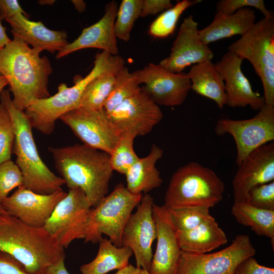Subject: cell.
<instances>
[{
    "label": "cell",
    "instance_id": "11",
    "mask_svg": "<svg viewBox=\"0 0 274 274\" xmlns=\"http://www.w3.org/2000/svg\"><path fill=\"white\" fill-rule=\"evenodd\" d=\"M214 130L218 135L228 133L233 137L238 165L252 151L274 140V106L265 105L248 119H220Z\"/></svg>",
    "mask_w": 274,
    "mask_h": 274
},
{
    "label": "cell",
    "instance_id": "7",
    "mask_svg": "<svg viewBox=\"0 0 274 274\" xmlns=\"http://www.w3.org/2000/svg\"><path fill=\"white\" fill-rule=\"evenodd\" d=\"M227 49L251 63L261 79L265 105L274 106V19L255 22Z\"/></svg>",
    "mask_w": 274,
    "mask_h": 274
},
{
    "label": "cell",
    "instance_id": "21",
    "mask_svg": "<svg viewBox=\"0 0 274 274\" xmlns=\"http://www.w3.org/2000/svg\"><path fill=\"white\" fill-rule=\"evenodd\" d=\"M118 3L112 1L105 6L103 16L97 22L84 28L80 36L68 43L58 52L56 58L59 59L69 54L85 48H94L117 55L119 51L114 24L118 11Z\"/></svg>",
    "mask_w": 274,
    "mask_h": 274
},
{
    "label": "cell",
    "instance_id": "50",
    "mask_svg": "<svg viewBox=\"0 0 274 274\" xmlns=\"http://www.w3.org/2000/svg\"><path fill=\"white\" fill-rule=\"evenodd\" d=\"M6 212V211L4 210V209L3 208L2 206L0 205V214L3 213H5Z\"/></svg>",
    "mask_w": 274,
    "mask_h": 274
},
{
    "label": "cell",
    "instance_id": "23",
    "mask_svg": "<svg viewBox=\"0 0 274 274\" xmlns=\"http://www.w3.org/2000/svg\"><path fill=\"white\" fill-rule=\"evenodd\" d=\"M255 11L249 7L242 8L231 15L216 12L212 22L199 30L201 41L206 45L235 35L242 36L255 23Z\"/></svg>",
    "mask_w": 274,
    "mask_h": 274
},
{
    "label": "cell",
    "instance_id": "1",
    "mask_svg": "<svg viewBox=\"0 0 274 274\" xmlns=\"http://www.w3.org/2000/svg\"><path fill=\"white\" fill-rule=\"evenodd\" d=\"M41 52L16 37L0 50V73L8 82L12 104L18 110L24 111L35 100L51 96L48 85L52 68Z\"/></svg>",
    "mask_w": 274,
    "mask_h": 274
},
{
    "label": "cell",
    "instance_id": "19",
    "mask_svg": "<svg viewBox=\"0 0 274 274\" xmlns=\"http://www.w3.org/2000/svg\"><path fill=\"white\" fill-rule=\"evenodd\" d=\"M152 215L156 227L157 245L148 272L176 274L181 250L170 213L165 206L154 203Z\"/></svg>",
    "mask_w": 274,
    "mask_h": 274
},
{
    "label": "cell",
    "instance_id": "22",
    "mask_svg": "<svg viewBox=\"0 0 274 274\" xmlns=\"http://www.w3.org/2000/svg\"><path fill=\"white\" fill-rule=\"evenodd\" d=\"M7 21L11 26L13 37L41 52H59L68 43L66 31L48 29L41 21H30L22 14H17Z\"/></svg>",
    "mask_w": 274,
    "mask_h": 274
},
{
    "label": "cell",
    "instance_id": "13",
    "mask_svg": "<svg viewBox=\"0 0 274 274\" xmlns=\"http://www.w3.org/2000/svg\"><path fill=\"white\" fill-rule=\"evenodd\" d=\"M133 73L139 84H144L142 90L158 106H180L191 90L187 74L173 73L159 64L149 63Z\"/></svg>",
    "mask_w": 274,
    "mask_h": 274
},
{
    "label": "cell",
    "instance_id": "16",
    "mask_svg": "<svg viewBox=\"0 0 274 274\" xmlns=\"http://www.w3.org/2000/svg\"><path fill=\"white\" fill-rule=\"evenodd\" d=\"M66 195L62 189L49 194H41L21 186L2 206L8 214L23 223L43 228L56 205Z\"/></svg>",
    "mask_w": 274,
    "mask_h": 274
},
{
    "label": "cell",
    "instance_id": "30",
    "mask_svg": "<svg viewBox=\"0 0 274 274\" xmlns=\"http://www.w3.org/2000/svg\"><path fill=\"white\" fill-rule=\"evenodd\" d=\"M117 73H105L92 80L83 92L79 107L89 110L104 109L113 88Z\"/></svg>",
    "mask_w": 274,
    "mask_h": 274
},
{
    "label": "cell",
    "instance_id": "46",
    "mask_svg": "<svg viewBox=\"0 0 274 274\" xmlns=\"http://www.w3.org/2000/svg\"><path fill=\"white\" fill-rule=\"evenodd\" d=\"M72 2L79 12H83L86 9V4L82 0H73Z\"/></svg>",
    "mask_w": 274,
    "mask_h": 274
},
{
    "label": "cell",
    "instance_id": "4",
    "mask_svg": "<svg viewBox=\"0 0 274 274\" xmlns=\"http://www.w3.org/2000/svg\"><path fill=\"white\" fill-rule=\"evenodd\" d=\"M124 64V58L118 55H114L106 51L96 54L93 67L85 77L78 80L71 87L60 84L56 94L35 100L24 110L32 128L45 134L52 133L58 119L80 107L83 92L92 80L105 73H116Z\"/></svg>",
    "mask_w": 274,
    "mask_h": 274
},
{
    "label": "cell",
    "instance_id": "14",
    "mask_svg": "<svg viewBox=\"0 0 274 274\" xmlns=\"http://www.w3.org/2000/svg\"><path fill=\"white\" fill-rule=\"evenodd\" d=\"M153 198L142 196L136 211L131 214L123 228L121 247H129L134 255L136 267L149 270L153 253L152 245L156 239V227L152 215Z\"/></svg>",
    "mask_w": 274,
    "mask_h": 274
},
{
    "label": "cell",
    "instance_id": "15",
    "mask_svg": "<svg viewBox=\"0 0 274 274\" xmlns=\"http://www.w3.org/2000/svg\"><path fill=\"white\" fill-rule=\"evenodd\" d=\"M120 135L135 137L149 133L163 118V113L142 90L116 108L108 116Z\"/></svg>",
    "mask_w": 274,
    "mask_h": 274
},
{
    "label": "cell",
    "instance_id": "20",
    "mask_svg": "<svg viewBox=\"0 0 274 274\" xmlns=\"http://www.w3.org/2000/svg\"><path fill=\"white\" fill-rule=\"evenodd\" d=\"M244 59L236 54L227 51L215 66L224 82L226 105L231 108L249 106L259 111L265 105L260 94L254 91L242 70Z\"/></svg>",
    "mask_w": 274,
    "mask_h": 274
},
{
    "label": "cell",
    "instance_id": "44",
    "mask_svg": "<svg viewBox=\"0 0 274 274\" xmlns=\"http://www.w3.org/2000/svg\"><path fill=\"white\" fill-rule=\"evenodd\" d=\"M141 271V269L131 264H128L126 266L118 269L115 274H140Z\"/></svg>",
    "mask_w": 274,
    "mask_h": 274
},
{
    "label": "cell",
    "instance_id": "35",
    "mask_svg": "<svg viewBox=\"0 0 274 274\" xmlns=\"http://www.w3.org/2000/svg\"><path fill=\"white\" fill-rule=\"evenodd\" d=\"M15 139L13 123L5 104L0 102V164L11 160Z\"/></svg>",
    "mask_w": 274,
    "mask_h": 274
},
{
    "label": "cell",
    "instance_id": "43",
    "mask_svg": "<svg viewBox=\"0 0 274 274\" xmlns=\"http://www.w3.org/2000/svg\"><path fill=\"white\" fill-rule=\"evenodd\" d=\"M65 255L48 267L46 274H71L65 267Z\"/></svg>",
    "mask_w": 274,
    "mask_h": 274
},
{
    "label": "cell",
    "instance_id": "39",
    "mask_svg": "<svg viewBox=\"0 0 274 274\" xmlns=\"http://www.w3.org/2000/svg\"><path fill=\"white\" fill-rule=\"evenodd\" d=\"M234 274H274V269L260 265L253 257H250L237 266Z\"/></svg>",
    "mask_w": 274,
    "mask_h": 274
},
{
    "label": "cell",
    "instance_id": "40",
    "mask_svg": "<svg viewBox=\"0 0 274 274\" xmlns=\"http://www.w3.org/2000/svg\"><path fill=\"white\" fill-rule=\"evenodd\" d=\"M173 6L170 0H143L141 17L155 15Z\"/></svg>",
    "mask_w": 274,
    "mask_h": 274
},
{
    "label": "cell",
    "instance_id": "42",
    "mask_svg": "<svg viewBox=\"0 0 274 274\" xmlns=\"http://www.w3.org/2000/svg\"><path fill=\"white\" fill-rule=\"evenodd\" d=\"M22 14H27L20 7L17 0H0V18L7 20L15 15Z\"/></svg>",
    "mask_w": 274,
    "mask_h": 274
},
{
    "label": "cell",
    "instance_id": "41",
    "mask_svg": "<svg viewBox=\"0 0 274 274\" xmlns=\"http://www.w3.org/2000/svg\"><path fill=\"white\" fill-rule=\"evenodd\" d=\"M0 274H29L23 266L10 256L0 252Z\"/></svg>",
    "mask_w": 274,
    "mask_h": 274
},
{
    "label": "cell",
    "instance_id": "6",
    "mask_svg": "<svg viewBox=\"0 0 274 274\" xmlns=\"http://www.w3.org/2000/svg\"><path fill=\"white\" fill-rule=\"evenodd\" d=\"M224 182L211 169L192 161L173 175L164 197L167 208L214 207L223 198Z\"/></svg>",
    "mask_w": 274,
    "mask_h": 274
},
{
    "label": "cell",
    "instance_id": "37",
    "mask_svg": "<svg viewBox=\"0 0 274 274\" xmlns=\"http://www.w3.org/2000/svg\"><path fill=\"white\" fill-rule=\"evenodd\" d=\"M246 7H254L263 14L265 18H273V14L265 7L263 0H221L216 4V12L231 15L239 9Z\"/></svg>",
    "mask_w": 274,
    "mask_h": 274
},
{
    "label": "cell",
    "instance_id": "48",
    "mask_svg": "<svg viewBox=\"0 0 274 274\" xmlns=\"http://www.w3.org/2000/svg\"><path fill=\"white\" fill-rule=\"evenodd\" d=\"M55 2V1L52 0H45V1H39L38 3L41 5H52Z\"/></svg>",
    "mask_w": 274,
    "mask_h": 274
},
{
    "label": "cell",
    "instance_id": "24",
    "mask_svg": "<svg viewBox=\"0 0 274 274\" xmlns=\"http://www.w3.org/2000/svg\"><path fill=\"white\" fill-rule=\"evenodd\" d=\"M181 251L194 254H205L225 245L226 234L211 215L192 230L178 232Z\"/></svg>",
    "mask_w": 274,
    "mask_h": 274
},
{
    "label": "cell",
    "instance_id": "26",
    "mask_svg": "<svg viewBox=\"0 0 274 274\" xmlns=\"http://www.w3.org/2000/svg\"><path fill=\"white\" fill-rule=\"evenodd\" d=\"M187 74L191 90L214 100L220 109L226 104L224 82L212 60L193 65Z\"/></svg>",
    "mask_w": 274,
    "mask_h": 274
},
{
    "label": "cell",
    "instance_id": "47",
    "mask_svg": "<svg viewBox=\"0 0 274 274\" xmlns=\"http://www.w3.org/2000/svg\"><path fill=\"white\" fill-rule=\"evenodd\" d=\"M7 85H8V82L7 79L4 76L0 75V94Z\"/></svg>",
    "mask_w": 274,
    "mask_h": 274
},
{
    "label": "cell",
    "instance_id": "27",
    "mask_svg": "<svg viewBox=\"0 0 274 274\" xmlns=\"http://www.w3.org/2000/svg\"><path fill=\"white\" fill-rule=\"evenodd\" d=\"M98 243L99 248L95 257L91 262L80 267L81 274H106L129 264V258L133 254L129 247H118L106 237H102Z\"/></svg>",
    "mask_w": 274,
    "mask_h": 274
},
{
    "label": "cell",
    "instance_id": "34",
    "mask_svg": "<svg viewBox=\"0 0 274 274\" xmlns=\"http://www.w3.org/2000/svg\"><path fill=\"white\" fill-rule=\"evenodd\" d=\"M135 136L131 134L121 135L114 150L110 154V162L113 170L125 174L128 169L139 159L133 149Z\"/></svg>",
    "mask_w": 274,
    "mask_h": 274
},
{
    "label": "cell",
    "instance_id": "36",
    "mask_svg": "<svg viewBox=\"0 0 274 274\" xmlns=\"http://www.w3.org/2000/svg\"><path fill=\"white\" fill-rule=\"evenodd\" d=\"M22 185V176L18 166L11 160L0 164V205L10 191Z\"/></svg>",
    "mask_w": 274,
    "mask_h": 274
},
{
    "label": "cell",
    "instance_id": "28",
    "mask_svg": "<svg viewBox=\"0 0 274 274\" xmlns=\"http://www.w3.org/2000/svg\"><path fill=\"white\" fill-rule=\"evenodd\" d=\"M236 221L249 226L259 236L269 237L274 247V211L261 209L248 203L234 202L231 210Z\"/></svg>",
    "mask_w": 274,
    "mask_h": 274
},
{
    "label": "cell",
    "instance_id": "9",
    "mask_svg": "<svg viewBox=\"0 0 274 274\" xmlns=\"http://www.w3.org/2000/svg\"><path fill=\"white\" fill-rule=\"evenodd\" d=\"M91 207L81 189H69L43 228L66 248L74 240L85 238Z\"/></svg>",
    "mask_w": 274,
    "mask_h": 274
},
{
    "label": "cell",
    "instance_id": "31",
    "mask_svg": "<svg viewBox=\"0 0 274 274\" xmlns=\"http://www.w3.org/2000/svg\"><path fill=\"white\" fill-rule=\"evenodd\" d=\"M201 2L200 0H183L177 2L153 21L149 27V34L157 38H164L172 35L183 13L188 8Z\"/></svg>",
    "mask_w": 274,
    "mask_h": 274
},
{
    "label": "cell",
    "instance_id": "17",
    "mask_svg": "<svg viewBox=\"0 0 274 274\" xmlns=\"http://www.w3.org/2000/svg\"><path fill=\"white\" fill-rule=\"evenodd\" d=\"M232 180L234 202L247 203L254 187L274 180V143L264 144L250 152L238 165Z\"/></svg>",
    "mask_w": 274,
    "mask_h": 274
},
{
    "label": "cell",
    "instance_id": "45",
    "mask_svg": "<svg viewBox=\"0 0 274 274\" xmlns=\"http://www.w3.org/2000/svg\"><path fill=\"white\" fill-rule=\"evenodd\" d=\"M11 40L9 39L6 32V28L3 26L0 18V50L6 46Z\"/></svg>",
    "mask_w": 274,
    "mask_h": 274
},
{
    "label": "cell",
    "instance_id": "18",
    "mask_svg": "<svg viewBox=\"0 0 274 274\" xmlns=\"http://www.w3.org/2000/svg\"><path fill=\"white\" fill-rule=\"evenodd\" d=\"M198 25L192 15L184 19L169 56L159 64L170 72L180 73L190 65L212 60L214 53L200 39Z\"/></svg>",
    "mask_w": 274,
    "mask_h": 274
},
{
    "label": "cell",
    "instance_id": "38",
    "mask_svg": "<svg viewBox=\"0 0 274 274\" xmlns=\"http://www.w3.org/2000/svg\"><path fill=\"white\" fill-rule=\"evenodd\" d=\"M247 203L257 208L274 211V181L253 188L248 193Z\"/></svg>",
    "mask_w": 274,
    "mask_h": 274
},
{
    "label": "cell",
    "instance_id": "2",
    "mask_svg": "<svg viewBox=\"0 0 274 274\" xmlns=\"http://www.w3.org/2000/svg\"><path fill=\"white\" fill-rule=\"evenodd\" d=\"M54 166L69 189L79 188L94 208L108 194L113 169L110 154L84 144L49 147Z\"/></svg>",
    "mask_w": 274,
    "mask_h": 274
},
{
    "label": "cell",
    "instance_id": "10",
    "mask_svg": "<svg viewBox=\"0 0 274 274\" xmlns=\"http://www.w3.org/2000/svg\"><path fill=\"white\" fill-rule=\"evenodd\" d=\"M256 253L249 235L239 234L218 252L194 254L181 251L176 274H234L237 266Z\"/></svg>",
    "mask_w": 274,
    "mask_h": 274
},
{
    "label": "cell",
    "instance_id": "33",
    "mask_svg": "<svg viewBox=\"0 0 274 274\" xmlns=\"http://www.w3.org/2000/svg\"><path fill=\"white\" fill-rule=\"evenodd\" d=\"M167 209L178 232L193 229L210 215V208L206 207L188 206Z\"/></svg>",
    "mask_w": 274,
    "mask_h": 274
},
{
    "label": "cell",
    "instance_id": "32",
    "mask_svg": "<svg viewBox=\"0 0 274 274\" xmlns=\"http://www.w3.org/2000/svg\"><path fill=\"white\" fill-rule=\"evenodd\" d=\"M143 0H123L118 9L114 24L117 39L127 42L135 21L141 17Z\"/></svg>",
    "mask_w": 274,
    "mask_h": 274
},
{
    "label": "cell",
    "instance_id": "8",
    "mask_svg": "<svg viewBox=\"0 0 274 274\" xmlns=\"http://www.w3.org/2000/svg\"><path fill=\"white\" fill-rule=\"evenodd\" d=\"M142 196L130 192L122 183L117 185L91 209L84 242L98 243L105 234L114 245L121 247L123 228Z\"/></svg>",
    "mask_w": 274,
    "mask_h": 274
},
{
    "label": "cell",
    "instance_id": "12",
    "mask_svg": "<svg viewBox=\"0 0 274 274\" xmlns=\"http://www.w3.org/2000/svg\"><path fill=\"white\" fill-rule=\"evenodd\" d=\"M83 144L111 154L121 135L104 108L89 110L78 107L59 118Z\"/></svg>",
    "mask_w": 274,
    "mask_h": 274
},
{
    "label": "cell",
    "instance_id": "25",
    "mask_svg": "<svg viewBox=\"0 0 274 274\" xmlns=\"http://www.w3.org/2000/svg\"><path fill=\"white\" fill-rule=\"evenodd\" d=\"M163 150L153 144L149 154L139 159L125 174L127 189L134 194H147L160 186L163 181L160 173L156 167V162L162 158Z\"/></svg>",
    "mask_w": 274,
    "mask_h": 274
},
{
    "label": "cell",
    "instance_id": "49",
    "mask_svg": "<svg viewBox=\"0 0 274 274\" xmlns=\"http://www.w3.org/2000/svg\"><path fill=\"white\" fill-rule=\"evenodd\" d=\"M140 274H150V273H149L148 271L144 269H141Z\"/></svg>",
    "mask_w": 274,
    "mask_h": 274
},
{
    "label": "cell",
    "instance_id": "5",
    "mask_svg": "<svg viewBox=\"0 0 274 274\" xmlns=\"http://www.w3.org/2000/svg\"><path fill=\"white\" fill-rule=\"evenodd\" d=\"M0 99L6 105L15 130L12 153L22 176V186L36 193L49 194L62 190L64 180L48 167L40 157L32 133V127L24 111L13 106L10 93L3 90Z\"/></svg>",
    "mask_w": 274,
    "mask_h": 274
},
{
    "label": "cell",
    "instance_id": "3",
    "mask_svg": "<svg viewBox=\"0 0 274 274\" xmlns=\"http://www.w3.org/2000/svg\"><path fill=\"white\" fill-rule=\"evenodd\" d=\"M0 252L18 261L29 274H46L65 255L64 248L43 228L28 226L7 212L0 214Z\"/></svg>",
    "mask_w": 274,
    "mask_h": 274
},
{
    "label": "cell",
    "instance_id": "29",
    "mask_svg": "<svg viewBox=\"0 0 274 274\" xmlns=\"http://www.w3.org/2000/svg\"><path fill=\"white\" fill-rule=\"evenodd\" d=\"M142 91L133 73L126 66L121 68L115 76V80L111 92L104 106L109 116L113 110L129 98Z\"/></svg>",
    "mask_w": 274,
    "mask_h": 274
}]
</instances>
